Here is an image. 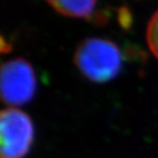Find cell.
I'll return each mask as SVG.
<instances>
[{"label":"cell","instance_id":"obj_1","mask_svg":"<svg viewBox=\"0 0 158 158\" xmlns=\"http://www.w3.org/2000/svg\"><path fill=\"white\" fill-rule=\"evenodd\" d=\"M122 62L121 50L109 39L88 37L78 44L74 52L76 68L94 83H106L117 77Z\"/></svg>","mask_w":158,"mask_h":158},{"label":"cell","instance_id":"obj_2","mask_svg":"<svg viewBox=\"0 0 158 158\" xmlns=\"http://www.w3.org/2000/svg\"><path fill=\"white\" fill-rule=\"evenodd\" d=\"M1 100L7 106L17 107L32 101L37 89L33 66L27 60H9L1 67Z\"/></svg>","mask_w":158,"mask_h":158},{"label":"cell","instance_id":"obj_3","mask_svg":"<svg viewBox=\"0 0 158 158\" xmlns=\"http://www.w3.org/2000/svg\"><path fill=\"white\" fill-rule=\"evenodd\" d=\"M1 158H24L34 140V126L30 116L15 108L2 110L0 116Z\"/></svg>","mask_w":158,"mask_h":158},{"label":"cell","instance_id":"obj_4","mask_svg":"<svg viewBox=\"0 0 158 158\" xmlns=\"http://www.w3.org/2000/svg\"><path fill=\"white\" fill-rule=\"evenodd\" d=\"M46 2L59 14L77 19H89L97 4V0H46Z\"/></svg>","mask_w":158,"mask_h":158},{"label":"cell","instance_id":"obj_5","mask_svg":"<svg viewBox=\"0 0 158 158\" xmlns=\"http://www.w3.org/2000/svg\"><path fill=\"white\" fill-rule=\"evenodd\" d=\"M146 40L150 52L158 59V10L152 15L147 25Z\"/></svg>","mask_w":158,"mask_h":158},{"label":"cell","instance_id":"obj_6","mask_svg":"<svg viewBox=\"0 0 158 158\" xmlns=\"http://www.w3.org/2000/svg\"><path fill=\"white\" fill-rule=\"evenodd\" d=\"M117 19L120 27L124 30H128L132 25L131 11L126 6H120L117 10Z\"/></svg>","mask_w":158,"mask_h":158},{"label":"cell","instance_id":"obj_7","mask_svg":"<svg viewBox=\"0 0 158 158\" xmlns=\"http://www.w3.org/2000/svg\"><path fill=\"white\" fill-rule=\"evenodd\" d=\"M89 19L94 24L99 25V26H104V25H106L108 23L110 17H109L108 11L106 12L105 10H101L99 12H94Z\"/></svg>","mask_w":158,"mask_h":158},{"label":"cell","instance_id":"obj_8","mask_svg":"<svg viewBox=\"0 0 158 158\" xmlns=\"http://www.w3.org/2000/svg\"><path fill=\"white\" fill-rule=\"evenodd\" d=\"M11 44L9 43V42H6L5 39H4V37H1V52L3 53H7L9 52L11 50Z\"/></svg>","mask_w":158,"mask_h":158}]
</instances>
